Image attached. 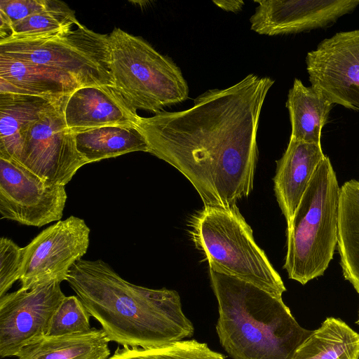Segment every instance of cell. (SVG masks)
Here are the masks:
<instances>
[{
	"instance_id": "21",
	"label": "cell",
	"mask_w": 359,
	"mask_h": 359,
	"mask_svg": "<svg viewBox=\"0 0 359 359\" xmlns=\"http://www.w3.org/2000/svg\"><path fill=\"white\" fill-rule=\"evenodd\" d=\"M78 151L88 163L133 151L149 152L136 126H108L74 133Z\"/></svg>"
},
{
	"instance_id": "10",
	"label": "cell",
	"mask_w": 359,
	"mask_h": 359,
	"mask_svg": "<svg viewBox=\"0 0 359 359\" xmlns=\"http://www.w3.org/2000/svg\"><path fill=\"white\" fill-rule=\"evenodd\" d=\"M67 198L65 186L48 182L19 163L0 157L1 219L41 227L61 219Z\"/></svg>"
},
{
	"instance_id": "7",
	"label": "cell",
	"mask_w": 359,
	"mask_h": 359,
	"mask_svg": "<svg viewBox=\"0 0 359 359\" xmlns=\"http://www.w3.org/2000/svg\"><path fill=\"white\" fill-rule=\"evenodd\" d=\"M0 54L65 74L81 86H114L109 35L80 23L56 33L1 40Z\"/></svg>"
},
{
	"instance_id": "23",
	"label": "cell",
	"mask_w": 359,
	"mask_h": 359,
	"mask_svg": "<svg viewBox=\"0 0 359 359\" xmlns=\"http://www.w3.org/2000/svg\"><path fill=\"white\" fill-rule=\"evenodd\" d=\"M79 24L74 11L67 4L61 1L50 0L44 10L13 24L8 38L56 33Z\"/></svg>"
},
{
	"instance_id": "11",
	"label": "cell",
	"mask_w": 359,
	"mask_h": 359,
	"mask_svg": "<svg viewBox=\"0 0 359 359\" xmlns=\"http://www.w3.org/2000/svg\"><path fill=\"white\" fill-rule=\"evenodd\" d=\"M65 297L55 280L0 297V357H17L27 345L46 335Z\"/></svg>"
},
{
	"instance_id": "22",
	"label": "cell",
	"mask_w": 359,
	"mask_h": 359,
	"mask_svg": "<svg viewBox=\"0 0 359 359\" xmlns=\"http://www.w3.org/2000/svg\"><path fill=\"white\" fill-rule=\"evenodd\" d=\"M291 359H359V334L343 320L327 318Z\"/></svg>"
},
{
	"instance_id": "2",
	"label": "cell",
	"mask_w": 359,
	"mask_h": 359,
	"mask_svg": "<svg viewBox=\"0 0 359 359\" xmlns=\"http://www.w3.org/2000/svg\"><path fill=\"white\" fill-rule=\"evenodd\" d=\"M67 281L109 341L148 349L184 340L194 333L177 292L134 285L102 259H79Z\"/></svg>"
},
{
	"instance_id": "16",
	"label": "cell",
	"mask_w": 359,
	"mask_h": 359,
	"mask_svg": "<svg viewBox=\"0 0 359 359\" xmlns=\"http://www.w3.org/2000/svg\"><path fill=\"white\" fill-rule=\"evenodd\" d=\"M81 86L65 74L0 54V93L59 99Z\"/></svg>"
},
{
	"instance_id": "25",
	"label": "cell",
	"mask_w": 359,
	"mask_h": 359,
	"mask_svg": "<svg viewBox=\"0 0 359 359\" xmlns=\"http://www.w3.org/2000/svg\"><path fill=\"white\" fill-rule=\"evenodd\" d=\"M90 314L76 295L65 297L55 310L46 335L61 336L88 331Z\"/></svg>"
},
{
	"instance_id": "17",
	"label": "cell",
	"mask_w": 359,
	"mask_h": 359,
	"mask_svg": "<svg viewBox=\"0 0 359 359\" xmlns=\"http://www.w3.org/2000/svg\"><path fill=\"white\" fill-rule=\"evenodd\" d=\"M60 99L0 93V157L18 162L25 133Z\"/></svg>"
},
{
	"instance_id": "12",
	"label": "cell",
	"mask_w": 359,
	"mask_h": 359,
	"mask_svg": "<svg viewBox=\"0 0 359 359\" xmlns=\"http://www.w3.org/2000/svg\"><path fill=\"white\" fill-rule=\"evenodd\" d=\"M306 62L311 86L332 104L359 108V29L324 39Z\"/></svg>"
},
{
	"instance_id": "18",
	"label": "cell",
	"mask_w": 359,
	"mask_h": 359,
	"mask_svg": "<svg viewBox=\"0 0 359 359\" xmlns=\"http://www.w3.org/2000/svg\"><path fill=\"white\" fill-rule=\"evenodd\" d=\"M109 340L102 329L61 336L45 335L22 348L18 359H108Z\"/></svg>"
},
{
	"instance_id": "27",
	"label": "cell",
	"mask_w": 359,
	"mask_h": 359,
	"mask_svg": "<svg viewBox=\"0 0 359 359\" xmlns=\"http://www.w3.org/2000/svg\"><path fill=\"white\" fill-rule=\"evenodd\" d=\"M50 1V0H1L0 17L6 19L11 28L13 24L46 8Z\"/></svg>"
},
{
	"instance_id": "5",
	"label": "cell",
	"mask_w": 359,
	"mask_h": 359,
	"mask_svg": "<svg viewBox=\"0 0 359 359\" xmlns=\"http://www.w3.org/2000/svg\"><path fill=\"white\" fill-rule=\"evenodd\" d=\"M189 233L209 269L236 277L282 298L284 283L236 205L204 206L189 221Z\"/></svg>"
},
{
	"instance_id": "28",
	"label": "cell",
	"mask_w": 359,
	"mask_h": 359,
	"mask_svg": "<svg viewBox=\"0 0 359 359\" xmlns=\"http://www.w3.org/2000/svg\"><path fill=\"white\" fill-rule=\"evenodd\" d=\"M212 2L222 10L233 13L240 11L245 4L241 0H214Z\"/></svg>"
},
{
	"instance_id": "3",
	"label": "cell",
	"mask_w": 359,
	"mask_h": 359,
	"mask_svg": "<svg viewBox=\"0 0 359 359\" xmlns=\"http://www.w3.org/2000/svg\"><path fill=\"white\" fill-rule=\"evenodd\" d=\"M218 303L216 331L233 359H291L313 330L297 322L282 298L210 269Z\"/></svg>"
},
{
	"instance_id": "13",
	"label": "cell",
	"mask_w": 359,
	"mask_h": 359,
	"mask_svg": "<svg viewBox=\"0 0 359 359\" xmlns=\"http://www.w3.org/2000/svg\"><path fill=\"white\" fill-rule=\"evenodd\" d=\"M250 29L276 36L325 27L358 5L354 0H256Z\"/></svg>"
},
{
	"instance_id": "1",
	"label": "cell",
	"mask_w": 359,
	"mask_h": 359,
	"mask_svg": "<svg viewBox=\"0 0 359 359\" xmlns=\"http://www.w3.org/2000/svg\"><path fill=\"white\" fill-rule=\"evenodd\" d=\"M274 83L250 74L224 89H211L189 109L140 117L136 126L149 153L191 183L204 206L230 207L253 188L261 111Z\"/></svg>"
},
{
	"instance_id": "9",
	"label": "cell",
	"mask_w": 359,
	"mask_h": 359,
	"mask_svg": "<svg viewBox=\"0 0 359 359\" xmlns=\"http://www.w3.org/2000/svg\"><path fill=\"white\" fill-rule=\"evenodd\" d=\"M90 229L70 216L43 230L22 248L20 289L29 290L52 281L67 280L69 270L86 254Z\"/></svg>"
},
{
	"instance_id": "15",
	"label": "cell",
	"mask_w": 359,
	"mask_h": 359,
	"mask_svg": "<svg viewBox=\"0 0 359 359\" xmlns=\"http://www.w3.org/2000/svg\"><path fill=\"white\" fill-rule=\"evenodd\" d=\"M325 156L320 144L290 139L284 154L276 161L274 192L287 226L291 223L313 175Z\"/></svg>"
},
{
	"instance_id": "8",
	"label": "cell",
	"mask_w": 359,
	"mask_h": 359,
	"mask_svg": "<svg viewBox=\"0 0 359 359\" xmlns=\"http://www.w3.org/2000/svg\"><path fill=\"white\" fill-rule=\"evenodd\" d=\"M67 96L57 100L25 133L18 162L43 180L63 186L88 164L65 121Z\"/></svg>"
},
{
	"instance_id": "19",
	"label": "cell",
	"mask_w": 359,
	"mask_h": 359,
	"mask_svg": "<svg viewBox=\"0 0 359 359\" xmlns=\"http://www.w3.org/2000/svg\"><path fill=\"white\" fill-rule=\"evenodd\" d=\"M337 248L344 278L359 295V181L356 180L341 187ZM355 323L359 325V310Z\"/></svg>"
},
{
	"instance_id": "20",
	"label": "cell",
	"mask_w": 359,
	"mask_h": 359,
	"mask_svg": "<svg viewBox=\"0 0 359 359\" xmlns=\"http://www.w3.org/2000/svg\"><path fill=\"white\" fill-rule=\"evenodd\" d=\"M285 105L292 127L290 139L320 144L321 130L332 104L314 87H306L295 79Z\"/></svg>"
},
{
	"instance_id": "4",
	"label": "cell",
	"mask_w": 359,
	"mask_h": 359,
	"mask_svg": "<svg viewBox=\"0 0 359 359\" xmlns=\"http://www.w3.org/2000/svg\"><path fill=\"white\" fill-rule=\"evenodd\" d=\"M341 187L325 156L307 187L289 226L283 268L302 285L323 275L337 245Z\"/></svg>"
},
{
	"instance_id": "6",
	"label": "cell",
	"mask_w": 359,
	"mask_h": 359,
	"mask_svg": "<svg viewBox=\"0 0 359 359\" xmlns=\"http://www.w3.org/2000/svg\"><path fill=\"white\" fill-rule=\"evenodd\" d=\"M109 44L114 87L134 109L156 114L188 98L180 68L142 37L114 28Z\"/></svg>"
},
{
	"instance_id": "14",
	"label": "cell",
	"mask_w": 359,
	"mask_h": 359,
	"mask_svg": "<svg viewBox=\"0 0 359 359\" xmlns=\"http://www.w3.org/2000/svg\"><path fill=\"white\" fill-rule=\"evenodd\" d=\"M63 114L73 133L108 126H136L140 117L114 86L78 88L67 97Z\"/></svg>"
},
{
	"instance_id": "24",
	"label": "cell",
	"mask_w": 359,
	"mask_h": 359,
	"mask_svg": "<svg viewBox=\"0 0 359 359\" xmlns=\"http://www.w3.org/2000/svg\"><path fill=\"white\" fill-rule=\"evenodd\" d=\"M108 359H225V357L212 350L205 343L184 339L148 349L117 347Z\"/></svg>"
},
{
	"instance_id": "26",
	"label": "cell",
	"mask_w": 359,
	"mask_h": 359,
	"mask_svg": "<svg viewBox=\"0 0 359 359\" xmlns=\"http://www.w3.org/2000/svg\"><path fill=\"white\" fill-rule=\"evenodd\" d=\"M23 250L12 240L0 239V297L20 279Z\"/></svg>"
}]
</instances>
